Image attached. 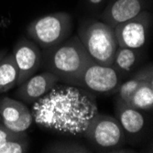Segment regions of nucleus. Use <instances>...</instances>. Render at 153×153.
<instances>
[{"mask_svg":"<svg viewBox=\"0 0 153 153\" xmlns=\"http://www.w3.org/2000/svg\"><path fill=\"white\" fill-rule=\"evenodd\" d=\"M18 66L13 53H7L0 61V94H4L17 85Z\"/></svg>","mask_w":153,"mask_h":153,"instance_id":"obj_15","label":"nucleus"},{"mask_svg":"<svg viewBox=\"0 0 153 153\" xmlns=\"http://www.w3.org/2000/svg\"><path fill=\"white\" fill-rule=\"evenodd\" d=\"M77 36L94 62L112 65L118 47L114 27L100 20L88 19L80 24Z\"/></svg>","mask_w":153,"mask_h":153,"instance_id":"obj_3","label":"nucleus"},{"mask_svg":"<svg viewBox=\"0 0 153 153\" xmlns=\"http://www.w3.org/2000/svg\"><path fill=\"white\" fill-rule=\"evenodd\" d=\"M125 102L137 110L151 111L153 109V80L142 81Z\"/></svg>","mask_w":153,"mask_h":153,"instance_id":"obj_14","label":"nucleus"},{"mask_svg":"<svg viewBox=\"0 0 153 153\" xmlns=\"http://www.w3.org/2000/svg\"><path fill=\"white\" fill-rule=\"evenodd\" d=\"M7 53V49H1L0 50V61L3 59V57Z\"/></svg>","mask_w":153,"mask_h":153,"instance_id":"obj_20","label":"nucleus"},{"mask_svg":"<svg viewBox=\"0 0 153 153\" xmlns=\"http://www.w3.org/2000/svg\"><path fill=\"white\" fill-rule=\"evenodd\" d=\"M142 58V49H132L118 46L111 66L115 69L124 81L136 72Z\"/></svg>","mask_w":153,"mask_h":153,"instance_id":"obj_13","label":"nucleus"},{"mask_svg":"<svg viewBox=\"0 0 153 153\" xmlns=\"http://www.w3.org/2000/svg\"><path fill=\"white\" fill-rule=\"evenodd\" d=\"M73 29L72 18L66 12H56L36 19L27 27V35L41 49L62 43Z\"/></svg>","mask_w":153,"mask_h":153,"instance_id":"obj_4","label":"nucleus"},{"mask_svg":"<svg viewBox=\"0 0 153 153\" xmlns=\"http://www.w3.org/2000/svg\"><path fill=\"white\" fill-rule=\"evenodd\" d=\"M41 68L69 85H73L89 64L94 62L77 35L68 38L57 46L41 50Z\"/></svg>","mask_w":153,"mask_h":153,"instance_id":"obj_2","label":"nucleus"},{"mask_svg":"<svg viewBox=\"0 0 153 153\" xmlns=\"http://www.w3.org/2000/svg\"><path fill=\"white\" fill-rule=\"evenodd\" d=\"M82 137L98 150L116 152L127 143L126 137L119 122L115 117L97 113Z\"/></svg>","mask_w":153,"mask_h":153,"instance_id":"obj_5","label":"nucleus"},{"mask_svg":"<svg viewBox=\"0 0 153 153\" xmlns=\"http://www.w3.org/2000/svg\"><path fill=\"white\" fill-rule=\"evenodd\" d=\"M30 140L27 133L20 137L9 140L0 147V153H25L29 150Z\"/></svg>","mask_w":153,"mask_h":153,"instance_id":"obj_18","label":"nucleus"},{"mask_svg":"<svg viewBox=\"0 0 153 153\" xmlns=\"http://www.w3.org/2000/svg\"><path fill=\"white\" fill-rule=\"evenodd\" d=\"M122 82V78L112 66L93 62L82 71L72 85L92 93L111 95L116 94Z\"/></svg>","mask_w":153,"mask_h":153,"instance_id":"obj_6","label":"nucleus"},{"mask_svg":"<svg viewBox=\"0 0 153 153\" xmlns=\"http://www.w3.org/2000/svg\"><path fill=\"white\" fill-rule=\"evenodd\" d=\"M114 110L126 141L132 145L141 142L147 133V121L142 111L131 107L117 96L114 100Z\"/></svg>","mask_w":153,"mask_h":153,"instance_id":"obj_8","label":"nucleus"},{"mask_svg":"<svg viewBox=\"0 0 153 153\" xmlns=\"http://www.w3.org/2000/svg\"><path fill=\"white\" fill-rule=\"evenodd\" d=\"M89 1H90V3H92L94 5H98L103 1V0H89Z\"/></svg>","mask_w":153,"mask_h":153,"instance_id":"obj_21","label":"nucleus"},{"mask_svg":"<svg viewBox=\"0 0 153 153\" xmlns=\"http://www.w3.org/2000/svg\"><path fill=\"white\" fill-rule=\"evenodd\" d=\"M43 152L52 153H89V149L78 142L74 141H55L50 143L43 149Z\"/></svg>","mask_w":153,"mask_h":153,"instance_id":"obj_17","label":"nucleus"},{"mask_svg":"<svg viewBox=\"0 0 153 153\" xmlns=\"http://www.w3.org/2000/svg\"><path fill=\"white\" fill-rule=\"evenodd\" d=\"M144 80H153L152 63H149L138 69L130 77L126 79V81L122 82L116 93V96L126 101Z\"/></svg>","mask_w":153,"mask_h":153,"instance_id":"obj_16","label":"nucleus"},{"mask_svg":"<svg viewBox=\"0 0 153 153\" xmlns=\"http://www.w3.org/2000/svg\"><path fill=\"white\" fill-rule=\"evenodd\" d=\"M15 58L19 77L17 86L34 75L42 65L41 49L33 40L21 37L16 42L12 51Z\"/></svg>","mask_w":153,"mask_h":153,"instance_id":"obj_9","label":"nucleus"},{"mask_svg":"<svg viewBox=\"0 0 153 153\" xmlns=\"http://www.w3.org/2000/svg\"><path fill=\"white\" fill-rule=\"evenodd\" d=\"M151 27V15L146 10L114 27L117 45L132 49H143L148 42Z\"/></svg>","mask_w":153,"mask_h":153,"instance_id":"obj_7","label":"nucleus"},{"mask_svg":"<svg viewBox=\"0 0 153 153\" xmlns=\"http://www.w3.org/2000/svg\"><path fill=\"white\" fill-rule=\"evenodd\" d=\"M0 121L14 132H25L33 122L31 111L22 102L3 97L0 99Z\"/></svg>","mask_w":153,"mask_h":153,"instance_id":"obj_10","label":"nucleus"},{"mask_svg":"<svg viewBox=\"0 0 153 153\" xmlns=\"http://www.w3.org/2000/svg\"><path fill=\"white\" fill-rule=\"evenodd\" d=\"M142 10H144L143 0H115L105 8L101 19L105 24L115 27L136 17Z\"/></svg>","mask_w":153,"mask_h":153,"instance_id":"obj_12","label":"nucleus"},{"mask_svg":"<svg viewBox=\"0 0 153 153\" xmlns=\"http://www.w3.org/2000/svg\"><path fill=\"white\" fill-rule=\"evenodd\" d=\"M59 82V78L47 71L32 75L23 82L15 92V96L21 102L32 105L46 94Z\"/></svg>","mask_w":153,"mask_h":153,"instance_id":"obj_11","label":"nucleus"},{"mask_svg":"<svg viewBox=\"0 0 153 153\" xmlns=\"http://www.w3.org/2000/svg\"><path fill=\"white\" fill-rule=\"evenodd\" d=\"M97 113L94 93L65 83H57L31 108L33 121L41 129L70 136H82Z\"/></svg>","mask_w":153,"mask_h":153,"instance_id":"obj_1","label":"nucleus"},{"mask_svg":"<svg viewBox=\"0 0 153 153\" xmlns=\"http://www.w3.org/2000/svg\"><path fill=\"white\" fill-rule=\"evenodd\" d=\"M25 133H26V131L25 132H19V133L14 132V131L10 130L9 128H7L4 124L0 121V147L9 140L20 137Z\"/></svg>","mask_w":153,"mask_h":153,"instance_id":"obj_19","label":"nucleus"}]
</instances>
